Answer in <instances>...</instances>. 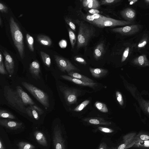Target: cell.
Instances as JSON below:
<instances>
[{"label": "cell", "instance_id": "cell-1", "mask_svg": "<svg viewBox=\"0 0 149 149\" xmlns=\"http://www.w3.org/2000/svg\"><path fill=\"white\" fill-rule=\"evenodd\" d=\"M79 24L77 49L86 46L91 38L94 36L95 31V28L92 25L84 21H80Z\"/></svg>", "mask_w": 149, "mask_h": 149}, {"label": "cell", "instance_id": "cell-2", "mask_svg": "<svg viewBox=\"0 0 149 149\" xmlns=\"http://www.w3.org/2000/svg\"><path fill=\"white\" fill-rule=\"evenodd\" d=\"M9 24L10 32L14 45L20 57L23 59L24 54L22 33L18 24L12 16H10V18Z\"/></svg>", "mask_w": 149, "mask_h": 149}, {"label": "cell", "instance_id": "cell-3", "mask_svg": "<svg viewBox=\"0 0 149 149\" xmlns=\"http://www.w3.org/2000/svg\"><path fill=\"white\" fill-rule=\"evenodd\" d=\"M4 95L8 103L20 111L26 113L25 107L20 94L16 89L10 88L8 86L4 88Z\"/></svg>", "mask_w": 149, "mask_h": 149}, {"label": "cell", "instance_id": "cell-4", "mask_svg": "<svg viewBox=\"0 0 149 149\" xmlns=\"http://www.w3.org/2000/svg\"><path fill=\"white\" fill-rule=\"evenodd\" d=\"M21 84L46 109L49 107V97L46 93L33 85L26 82H22Z\"/></svg>", "mask_w": 149, "mask_h": 149}, {"label": "cell", "instance_id": "cell-5", "mask_svg": "<svg viewBox=\"0 0 149 149\" xmlns=\"http://www.w3.org/2000/svg\"><path fill=\"white\" fill-rule=\"evenodd\" d=\"M132 22L116 19L104 17L100 20L91 23L100 27L124 26L134 24Z\"/></svg>", "mask_w": 149, "mask_h": 149}, {"label": "cell", "instance_id": "cell-6", "mask_svg": "<svg viewBox=\"0 0 149 149\" xmlns=\"http://www.w3.org/2000/svg\"><path fill=\"white\" fill-rule=\"evenodd\" d=\"M54 56L57 65L61 71L68 73L72 71H80L68 60L57 55Z\"/></svg>", "mask_w": 149, "mask_h": 149}, {"label": "cell", "instance_id": "cell-7", "mask_svg": "<svg viewBox=\"0 0 149 149\" xmlns=\"http://www.w3.org/2000/svg\"><path fill=\"white\" fill-rule=\"evenodd\" d=\"M59 88L63 94L67 104H71L76 103L77 97L79 94V91L74 88L60 86Z\"/></svg>", "mask_w": 149, "mask_h": 149}, {"label": "cell", "instance_id": "cell-8", "mask_svg": "<svg viewBox=\"0 0 149 149\" xmlns=\"http://www.w3.org/2000/svg\"><path fill=\"white\" fill-rule=\"evenodd\" d=\"M53 142L54 149H65L61 131L58 125H56L54 128Z\"/></svg>", "mask_w": 149, "mask_h": 149}, {"label": "cell", "instance_id": "cell-9", "mask_svg": "<svg viewBox=\"0 0 149 149\" xmlns=\"http://www.w3.org/2000/svg\"><path fill=\"white\" fill-rule=\"evenodd\" d=\"M111 30L113 32L123 35H131L136 33L139 31V26L137 24H132L123 27L112 29Z\"/></svg>", "mask_w": 149, "mask_h": 149}, {"label": "cell", "instance_id": "cell-10", "mask_svg": "<svg viewBox=\"0 0 149 149\" xmlns=\"http://www.w3.org/2000/svg\"><path fill=\"white\" fill-rule=\"evenodd\" d=\"M136 135L135 132H131L124 135L123 137V143L117 149H127L133 147L135 143L134 138Z\"/></svg>", "mask_w": 149, "mask_h": 149}, {"label": "cell", "instance_id": "cell-11", "mask_svg": "<svg viewBox=\"0 0 149 149\" xmlns=\"http://www.w3.org/2000/svg\"><path fill=\"white\" fill-rule=\"evenodd\" d=\"M26 111L29 116L36 120L39 119L40 116L44 112L42 109L36 104L28 106L26 109Z\"/></svg>", "mask_w": 149, "mask_h": 149}, {"label": "cell", "instance_id": "cell-12", "mask_svg": "<svg viewBox=\"0 0 149 149\" xmlns=\"http://www.w3.org/2000/svg\"><path fill=\"white\" fill-rule=\"evenodd\" d=\"M3 54L5 57V66L7 71L10 75H12L15 69V64L13 59L10 55L6 51Z\"/></svg>", "mask_w": 149, "mask_h": 149}, {"label": "cell", "instance_id": "cell-13", "mask_svg": "<svg viewBox=\"0 0 149 149\" xmlns=\"http://www.w3.org/2000/svg\"><path fill=\"white\" fill-rule=\"evenodd\" d=\"M1 125L11 130H17L20 128L22 124V123L12 120L7 119H0Z\"/></svg>", "mask_w": 149, "mask_h": 149}, {"label": "cell", "instance_id": "cell-14", "mask_svg": "<svg viewBox=\"0 0 149 149\" xmlns=\"http://www.w3.org/2000/svg\"><path fill=\"white\" fill-rule=\"evenodd\" d=\"M61 77L63 79L70 81L74 83L80 85L88 86L91 88H94L97 86V84L96 83H90L84 81L79 79L72 77L69 75H61Z\"/></svg>", "mask_w": 149, "mask_h": 149}, {"label": "cell", "instance_id": "cell-15", "mask_svg": "<svg viewBox=\"0 0 149 149\" xmlns=\"http://www.w3.org/2000/svg\"><path fill=\"white\" fill-rule=\"evenodd\" d=\"M16 88L21 95L23 102L25 106L28 105L31 106L36 104L33 101L24 91L21 87L17 86L16 87Z\"/></svg>", "mask_w": 149, "mask_h": 149}, {"label": "cell", "instance_id": "cell-16", "mask_svg": "<svg viewBox=\"0 0 149 149\" xmlns=\"http://www.w3.org/2000/svg\"><path fill=\"white\" fill-rule=\"evenodd\" d=\"M29 71L32 76L35 78L37 79L40 78L39 75L41 72L40 66L38 61H35L30 64Z\"/></svg>", "mask_w": 149, "mask_h": 149}, {"label": "cell", "instance_id": "cell-17", "mask_svg": "<svg viewBox=\"0 0 149 149\" xmlns=\"http://www.w3.org/2000/svg\"><path fill=\"white\" fill-rule=\"evenodd\" d=\"M120 14L125 19L128 21H131L134 19L135 17L136 12L133 9L127 8L122 10Z\"/></svg>", "mask_w": 149, "mask_h": 149}, {"label": "cell", "instance_id": "cell-18", "mask_svg": "<svg viewBox=\"0 0 149 149\" xmlns=\"http://www.w3.org/2000/svg\"><path fill=\"white\" fill-rule=\"evenodd\" d=\"M82 3L84 7L91 9H98L100 5V2L97 0H84Z\"/></svg>", "mask_w": 149, "mask_h": 149}, {"label": "cell", "instance_id": "cell-19", "mask_svg": "<svg viewBox=\"0 0 149 149\" xmlns=\"http://www.w3.org/2000/svg\"><path fill=\"white\" fill-rule=\"evenodd\" d=\"M84 120L90 124L94 125H109L111 124V122L100 118H88L84 119Z\"/></svg>", "mask_w": 149, "mask_h": 149}, {"label": "cell", "instance_id": "cell-20", "mask_svg": "<svg viewBox=\"0 0 149 149\" xmlns=\"http://www.w3.org/2000/svg\"><path fill=\"white\" fill-rule=\"evenodd\" d=\"M89 69L92 76L96 78L103 77L108 72L107 70L103 68H90Z\"/></svg>", "mask_w": 149, "mask_h": 149}, {"label": "cell", "instance_id": "cell-21", "mask_svg": "<svg viewBox=\"0 0 149 149\" xmlns=\"http://www.w3.org/2000/svg\"><path fill=\"white\" fill-rule=\"evenodd\" d=\"M34 135L36 140L40 144L45 147L47 146L46 139L42 132L36 131L34 132Z\"/></svg>", "mask_w": 149, "mask_h": 149}, {"label": "cell", "instance_id": "cell-22", "mask_svg": "<svg viewBox=\"0 0 149 149\" xmlns=\"http://www.w3.org/2000/svg\"><path fill=\"white\" fill-rule=\"evenodd\" d=\"M69 76L81 81L90 83H94V81L90 78L75 72L74 71L70 72L68 73Z\"/></svg>", "mask_w": 149, "mask_h": 149}, {"label": "cell", "instance_id": "cell-23", "mask_svg": "<svg viewBox=\"0 0 149 149\" xmlns=\"http://www.w3.org/2000/svg\"><path fill=\"white\" fill-rule=\"evenodd\" d=\"M104 51V45L103 43H100L95 47L94 51V55L96 59L100 58L102 56Z\"/></svg>", "mask_w": 149, "mask_h": 149}, {"label": "cell", "instance_id": "cell-24", "mask_svg": "<svg viewBox=\"0 0 149 149\" xmlns=\"http://www.w3.org/2000/svg\"><path fill=\"white\" fill-rule=\"evenodd\" d=\"M38 41L41 44L49 46L52 44L51 39L48 36L43 35H39L37 36Z\"/></svg>", "mask_w": 149, "mask_h": 149}, {"label": "cell", "instance_id": "cell-25", "mask_svg": "<svg viewBox=\"0 0 149 149\" xmlns=\"http://www.w3.org/2000/svg\"><path fill=\"white\" fill-rule=\"evenodd\" d=\"M134 62L135 64L141 66L149 65V63L148 61L146 56L141 55L135 59Z\"/></svg>", "mask_w": 149, "mask_h": 149}, {"label": "cell", "instance_id": "cell-26", "mask_svg": "<svg viewBox=\"0 0 149 149\" xmlns=\"http://www.w3.org/2000/svg\"><path fill=\"white\" fill-rule=\"evenodd\" d=\"M40 54L44 63L49 68L51 64V59L49 56L43 51H40Z\"/></svg>", "mask_w": 149, "mask_h": 149}, {"label": "cell", "instance_id": "cell-27", "mask_svg": "<svg viewBox=\"0 0 149 149\" xmlns=\"http://www.w3.org/2000/svg\"><path fill=\"white\" fill-rule=\"evenodd\" d=\"M148 140H149V134L143 133H140L136 134L134 138L135 143L141 141Z\"/></svg>", "mask_w": 149, "mask_h": 149}, {"label": "cell", "instance_id": "cell-28", "mask_svg": "<svg viewBox=\"0 0 149 149\" xmlns=\"http://www.w3.org/2000/svg\"><path fill=\"white\" fill-rule=\"evenodd\" d=\"M104 16L99 14H95L87 16L86 19L92 23L94 22L102 19Z\"/></svg>", "mask_w": 149, "mask_h": 149}, {"label": "cell", "instance_id": "cell-29", "mask_svg": "<svg viewBox=\"0 0 149 149\" xmlns=\"http://www.w3.org/2000/svg\"><path fill=\"white\" fill-rule=\"evenodd\" d=\"M0 117L1 118H6L15 119V117L12 113L5 110L0 109Z\"/></svg>", "mask_w": 149, "mask_h": 149}, {"label": "cell", "instance_id": "cell-30", "mask_svg": "<svg viewBox=\"0 0 149 149\" xmlns=\"http://www.w3.org/2000/svg\"><path fill=\"white\" fill-rule=\"evenodd\" d=\"M18 149H35V147L31 144L24 141H21L17 144Z\"/></svg>", "mask_w": 149, "mask_h": 149}, {"label": "cell", "instance_id": "cell-31", "mask_svg": "<svg viewBox=\"0 0 149 149\" xmlns=\"http://www.w3.org/2000/svg\"><path fill=\"white\" fill-rule=\"evenodd\" d=\"M95 107L100 111L103 113H107L108 109L106 105L104 103L98 101L96 102L95 103Z\"/></svg>", "mask_w": 149, "mask_h": 149}, {"label": "cell", "instance_id": "cell-32", "mask_svg": "<svg viewBox=\"0 0 149 149\" xmlns=\"http://www.w3.org/2000/svg\"><path fill=\"white\" fill-rule=\"evenodd\" d=\"M68 32L71 47L73 48L76 42V36L74 32L70 28H68Z\"/></svg>", "mask_w": 149, "mask_h": 149}, {"label": "cell", "instance_id": "cell-33", "mask_svg": "<svg viewBox=\"0 0 149 149\" xmlns=\"http://www.w3.org/2000/svg\"><path fill=\"white\" fill-rule=\"evenodd\" d=\"M26 36L28 47L30 51L31 52H33L34 48L33 47L34 40L33 38L28 33L26 34Z\"/></svg>", "mask_w": 149, "mask_h": 149}, {"label": "cell", "instance_id": "cell-34", "mask_svg": "<svg viewBox=\"0 0 149 149\" xmlns=\"http://www.w3.org/2000/svg\"><path fill=\"white\" fill-rule=\"evenodd\" d=\"M90 100H86L77 106L73 110V111L79 112L83 110L90 102Z\"/></svg>", "mask_w": 149, "mask_h": 149}, {"label": "cell", "instance_id": "cell-35", "mask_svg": "<svg viewBox=\"0 0 149 149\" xmlns=\"http://www.w3.org/2000/svg\"><path fill=\"white\" fill-rule=\"evenodd\" d=\"M133 146L140 148H149V140L141 141L135 143Z\"/></svg>", "mask_w": 149, "mask_h": 149}, {"label": "cell", "instance_id": "cell-36", "mask_svg": "<svg viewBox=\"0 0 149 149\" xmlns=\"http://www.w3.org/2000/svg\"><path fill=\"white\" fill-rule=\"evenodd\" d=\"M65 22L70 27V28L72 30L75 31L76 26L71 19L68 17H66L65 18Z\"/></svg>", "mask_w": 149, "mask_h": 149}, {"label": "cell", "instance_id": "cell-37", "mask_svg": "<svg viewBox=\"0 0 149 149\" xmlns=\"http://www.w3.org/2000/svg\"><path fill=\"white\" fill-rule=\"evenodd\" d=\"M120 1L118 0H102L100 1V3L102 5H108L116 3Z\"/></svg>", "mask_w": 149, "mask_h": 149}, {"label": "cell", "instance_id": "cell-38", "mask_svg": "<svg viewBox=\"0 0 149 149\" xmlns=\"http://www.w3.org/2000/svg\"><path fill=\"white\" fill-rule=\"evenodd\" d=\"M116 96L117 100L119 104L121 106L123 105L124 102L121 93L118 91H117L116 92Z\"/></svg>", "mask_w": 149, "mask_h": 149}, {"label": "cell", "instance_id": "cell-39", "mask_svg": "<svg viewBox=\"0 0 149 149\" xmlns=\"http://www.w3.org/2000/svg\"><path fill=\"white\" fill-rule=\"evenodd\" d=\"M129 51L130 48L129 47H127L125 49L122 55L121 60V62H123L126 60L128 56Z\"/></svg>", "mask_w": 149, "mask_h": 149}, {"label": "cell", "instance_id": "cell-40", "mask_svg": "<svg viewBox=\"0 0 149 149\" xmlns=\"http://www.w3.org/2000/svg\"><path fill=\"white\" fill-rule=\"evenodd\" d=\"M98 129L101 132L107 133H112L114 132V130L111 129L104 127H98Z\"/></svg>", "mask_w": 149, "mask_h": 149}, {"label": "cell", "instance_id": "cell-41", "mask_svg": "<svg viewBox=\"0 0 149 149\" xmlns=\"http://www.w3.org/2000/svg\"><path fill=\"white\" fill-rule=\"evenodd\" d=\"M0 73L2 74H7L8 73L6 70L3 61L0 62Z\"/></svg>", "mask_w": 149, "mask_h": 149}, {"label": "cell", "instance_id": "cell-42", "mask_svg": "<svg viewBox=\"0 0 149 149\" xmlns=\"http://www.w3.org/2000/svg\"><path fill=\"white\" fill-rule=\"evenodd\" d=\"M8 8L7 7L4 3L0 2V11L2 13H7L8 12Z\"/></svg>", "mask_w": 149, "mask_h": 149}, {"label": "cell", "instance_id": "cell-43", "mask_svg": "<svg viewBox=\"0 0 149 149\" xmlns=\"http://www.w3.org/2000/svg\"><path fill=\"white\" fill-rule=\"evenodd\" d=\"M74 59L76 61L82 64L85 65L86 64V61L81 57L77 56H75Z\"/></svg>", "mask_w": 149, "mask_h": 149}, {"label": "cell", "instance_id": "cell-44", "mask_svg": "<svg viewBox=\"0 0 149 149\" xmlns=\"http://www.w3.org/2000/svg\"><path fill=\"white\" fill-rule=\"evenodd\" d=\"M88 12L92 14L93 15L99 14V13L100 12L97 10L93 9H90L89 10Z\"/></svg>", "mask_w": 149, "mask_h": 149}, {"label": "cell", "instance_id": "cell-45", "mask_svg": "<svg viewBox=\"0 0 149 149\" xmlns=\"http://www.w3.org/2000/svg\"><path fill=\"white\" fill-rule=\"evenodd\" d=\"M98 149H107V146L106 143H102L100 145Z\"/></svg>", "mask_w": 149, "mask_h": 149}, {"label": "cell", "instance_id": "cell-46", "mask_svg": "<svg viewBox=\"0 0 149 149\" xmlns=\"http://www.w3.org/2000/svg\"><path fill=\"white\" fill-rule=\"evenodd\" d=\"M66 44V42L64 40H62L59 43V45L60 47H65L66 45H64L63 44Z\"/></svg>", "mask_w": 149, "mask_h": 149}, {"label": "cell", "instance_id": "cell-47", "mask_svg": "<svg viewBox=\"0 0 149 149\" xmlns=\"http://www.w3.org/2000/svg\"><path fill=\"white\" fill-rule=\"evenodd\" d=\"M147 42L146 41H143L142 43H139L138 45L139 47H142L144 46L146 44Z\"/></svg>", "mask_w": 149, "mask_h": 149}, {"label": "cell", "instance_id": "cell-48", "mask_svg": "<svg viewBox=\"0 0 149 149\" xmlns=\"http://www.w3.org/2000/svg\"><path fill=\"white\" fill-rule=\"evenodd\" d=\"M0 149H5L1 139L0 140Z\"/></svg>", "mask_w": 149, "mask_h": 149}, {"label": "cell", "instance_id": "cell-49", "mask_svg": "<svg viewBox=\"0 0 149 149\" xmlns=\"http://www.w3.org/2000/svg\"><path fill=\"white\" fill-rule=\"evenodd\" d=\"M130 1L129 4L130 5H132L134 3H135L138 0H129V1Z\"/></svg>", "mask_w": 149, "mask_h": 149}, {"label": "cell", "instance_id": "cell-50", "mask_svg": "<svg viewBox=\"0 0 149 149\" xmlns=\"http://www.w3.org/2000/svg\"><path fill=\"white\" fill-rule=\"evenodd\" d=\"M0 25L1 26V17L0 18Z\"/></svg>", "mask_w": 149, "mask_h": 149}, {"label": "cell", "instance_id": "cell-51", "mask_svg": "<svg viewBox=\"0 0 149 149\" xmlns=\"http://www.w3.org/2000/svg\"><path fill=\"white\" fill-rule=\"evenodd\" d=\"M147 3H149V0H146L145 1Z\"/></svg>", "mask_w": 149, "mask_h": 149}]
</instances>
